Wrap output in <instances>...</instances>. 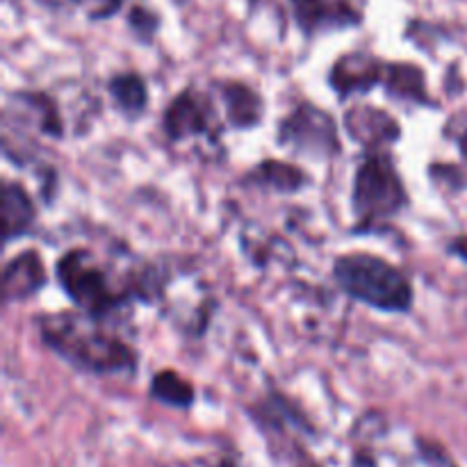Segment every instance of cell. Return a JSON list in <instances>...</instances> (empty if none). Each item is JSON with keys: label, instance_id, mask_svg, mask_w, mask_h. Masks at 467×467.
Returning <instances> with one entry per match:
<instances>
[{"label": "cell", "instance_id": "1", "mask_svg": "<svg viewBox=\"0 0 467 467\" xmlns=\"http://www.w3.org/2000/svg\"><path fill=\"white\" fill-rule=\"evenodd\" d=\"M36 327L44 345L80 372L96 377L135 374L137 351L100 319L78 310L44 315Z\"/></svg>", "mask_w": 467, "mask_h": 467}, {"label": "cell", "instance_id": "2", "mask_svg": "<svg viewBox=\"0 0 467 467\" xmlns=\"http://www.w3.org/2000/svg\"><path fill=\"white\" fill-rule=\"evenodd\" d=\"M333 278L345 295L381 313H409L415 292L410 278L379 255L354 251L333 265Z\"/></svg>", "mask_w": 467, "mask_h": 467}, {"label": "cell", "instance_id": "3", "mask_svg": "<svg viewBox=\"0 0 467 467\" xmlns=\"http://www.w3.org/2000/svg\"><path fill=\"white\" fill-rule=\"evenodd\" d=\"M55 276L73 306L100 322H108L135 299V292L119 285L87 249H68L55 265Z\"/></svg>", "mask_w": 467, "mask_h": 467}, {"label": "cell", "instance_id": "4", "mask_svg": "<svg viewBox=\"0 0 467 467\" xmlns=\"http://www.w3.org/2000/svg\"><path fill=\"white\" fill-rule=\"evenodd\" d=\"M409 205V192L395 162L383 150H369L358 164L351 190V210L360 226L372 228L395 219Z\"/></svg>", "mask_w": 467, "mask_h": 467}, {"label": "cell", "instance_id": "5", "mask_svg": "<svg viewBox=\"0 0 467 467\" xmlns=\"http://www.w3.org/2000/svg\"><path fill=\"white\" fill-rule=\"evenodd\" d=\"M281 146L295 149L308 158L327 160L340 150L336 119L313 103H301L295 112L287 114L278 128Z\"/></svg>", "mask_w": 467, "mask_h": 467}, {"label": "cell", "instance_id": "6", "mask_svg": "<svg viewBox=\"0 0 467 467\" xmlns=\"http://www.w3.org/2000/svg\"><path fill=\"white\" fill-rule=\"evenodd\" d=\"M217 126L213 100L196 89H185L164 109L162 128L171 141H185L192 137H210Z\"/></svg>", "mask_w": 467, "mask_h": 467}, {"label": "cell", "instance_id": "7", "mask_svg": "<svg viewBox=\"0 0 467 467\" xmlns=\"http://www.w3.org/2000/svg\"><path fill=\"white\" fill-rule=\"evenodd\" d=\"M290 7L296 26L308 36L356 27L363 18L347 0H290Z\"/></svg>", "mask_w": 467, "mask_h": 467}, {"label": "cell", "instance_id": "8", "mask_svg": "<svg viewBox=\"0 0 467 467\" xmlns=\"http://www.w3.org/2000/svg\"><path fill=\"white\" fill-rule=\"evenodd\" d=\"M48 283V272L41 260L39 251L27 249L23 254L14 255L5 265L3 274V304L9 306L14 301H23L35 296L41 287Z\"/></svg>", "mask_w": 467, "mask_h": 467}, {"label": "cell", "instance_id": "9", "mask_svg": "<svg viewBox=\"0 0 467 467\" xmlns=\"http://www.w3.org/2000/svg\"><path fill=\"white\" fill-rule=\"evenodd\" d=\"M383 73H386V62L368 53H351L337 59L336 67L331 68V85L337 96L345 99L381 85Z\"/></svg>", "mask_w": 467, "mask_h": 467}, {"label": "cell", "instance_id": "10", "mask_svg": "<svg viewBox=\"0 0 467 467\" xmlns=\"http://www.w3.org/2000/svg\"><path fill=\"white\" fill-rule=\"evenodd\" d=\"M345 123L351 137L363 146L377 149L381 144H390L400 137V126L395 119L374 105H356L345 114Z\"/></svg>", "mask_w": 467, "mask_h": 467}, {"label": "cell", "instance_id": "11", "mask_svg": "<svg viewBox=\"0 0 467 467\" xmlns=\"http://www.w3.org/2000/svg\"><path fill=\"white\" fill-rule=\"evenodd\" d=\"M3 235L5 242H14L26 235L36 219V205L26 185L14 181L3 182Z\"/></svg>", "mask_w": 467, "mask_h": 467}, {"label": "cell", "instance_id": "12", "mask_svg": "<svg viewBox=\"0 0 467 467\" xmlns=\"http://www.w3.org/2000/svg\"><path fill=\"white\" fill-rule=\"evenodd\" d=\"M222 100L223 109H226V119L233 128L249 130V128L258 126L265 114L260 94L246 87L244 82H222Z\"/></svg>", "mask_w": 467, "mask_h": 467}, {"label": "cell", "instance_id": "13", "mask_svg": "<svg viewBox=\"0 0 467 467\" xmlns=\"http://www.w3.org/2000/svg\"><path fill=\"white\" fill-rule=\"evenodd\" d=\"M249 185L265 187L276 194H296L308 185V176L301 167L283 160H263L255 169H251L244 178Z\"/></svg>", "mask_w": 467, "mask_h": 467}, {"label": "cell", "instance_id": "14", "mask_svg": "<svg viewBox=\"0 0 467 467\" xmlns=\"http://www.w3.org/2000/svg\"><path fill=\"white\" fill-rule=\"evenodd\" d=\"M381 85H386L388 94L397 100H404V103H429L424 71L415 67V64L386 62V73H383Z\"/></svg>", "mask_w": 467, "mask_h": 467}, {"label": "cell", "instance_id": "15", "mask_svg": "<svg viewBox=\"0 0 467 467\" xmlns=\"http://www.w3.org/2000/svg\"><path fill=\"white\" fill-rule=\"evenodd\" d=\"M12 100L23 114H30L32 123L41 135L62 137V119L48 96L36 94V91H18Z\"/></svg>", "mask_w": 467, "mask_h": 467}, {"label": "cell", "instance_id": "16", "mask_svg": "<svg viewBox=\"0 0 467 467\" xmlns=\"http://www.w3.org/2000/svg\"><path fill=\"white\" fill-rule=\"evenodd\" d=\"M109 96H112L114 105L121 109L128 117H140L146 109L149 103V91H146V82L141 80V76L128 71V73H117V76L109 80L108 85Z\"/></svg>", "mask_w": 467, "mask_h": 467}, {"label": "cell", "instance_id": "17", "mask_svg": "<svg viewBox=\"0 0 467 467\" xmlns=\"http://www.w3.org/2000/svg\"><path fill=\"white\" fill-rule=\"evenodd\" d=\"M150 397L171 409H190L196 401V390L187 379L173 369H162L150 381Z\"/></svg>", "mask_w": 467, "mask_h": 467}, {"label": "cell", "instance_id": "18", "mask_svg": "<svg viewBox=\"0 0 467 467\" xmlns=\"http://www.w3.org/2000/svg\"><path fill=\"white\" fill-rule=\"evenodd\" d=\"M91 21H103V18L114 16L123 7L126 0H73Z\"/></svg>", "mask_w": 467, "mask_h": 467}, {"label": "cell", "instance_id": "19", "mask_svg": "<svg viewBox=\"0 0 467 467\" xmlns=\"http://www.w3.org/2000/svg\"><path fill=\"white\" fill-rule=\"evenodd\" d=\"M128 21H130L132 32H135V35H140L141 39H150V36L155 35V30H158V26H160L158 16H155L153 12H149V9H144V7H132Z\"/></svg>", "mask_w": 467, "mask_h": 467}, {"label": "cell", "instance_id": "20", "mask_svg": "<svg viewBox=\"0 0 467 467\" xmlns=\"http://www.w3.org/2000/svg\"><path fill=\"white\" fill-rule=\"evenodd\" d=\"M459 150H461V155H463V160L467 162V126H465V130L459 135Z\"/></svg>", "mask_w": 467, "mask_h": 467}]
</instances>
